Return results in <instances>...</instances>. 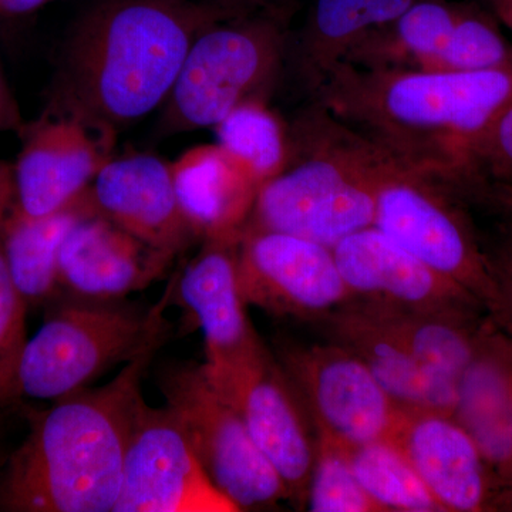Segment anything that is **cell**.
I'll list each match as a JSON object with an SVG mask.
<instances>
[{
  "instance_id": "1",
  "label": "cell",
  "mask_w": 512,
  "mask_h": 512,
  "mask_svg": "<svg viewBox=\"0 0 512 512\" xmlns=\"http://www.w3.org/2000/svg\"><path fill=\"white\" fill-rule=\"evenodd\" d=\"M244 13L208 0H92L64 40L45 113L116 134L163 106L202 30Z\"/></svg>"
},
{
  "instance_id": "2",
  "label": "cell",
  "mask_w": 512,
  "mask_h": 512,
  "mask_svg": "<svg viewBox=\"0 0 512 512\" xmlns=\"http://www.w3.org/2000/svg\"><path fill=\"white\" fill-rule=\"evenodd\" d=\"M313 94L333 119L404 167L447 180L466 170L478 138L512 100V67L430 72L339 63Z\"/></svg>"
},
{
  "instance_id": "3",
  "label": "cell",
  "mask_w": 512,
  "mask_h": 512,
  "mask_svg": "<svg viewBox=\"0 0 512 512\" xmlns=\"http://www.w3.org/2000/svg\"><path fill=\"white\" fill-rule=\"evenodd\" d=\"M163 342L124 365L110 383L80 390L43 412L10 457L0 505L18 512H113L138 409L141 380Z\"/></svg>"
},
{
  "instance_id": "4",
  "label": "cell",
  "mask_w": 512,
  "mask_h": 512,
  "mask_svg": "<svg viewBox=\"0 0 512 512\" xmlns=\"http://www.w3.org/2000/svg\"><path fill=\"white\" fill-rule=\"evenodd\" d=\"M284 170L259 187L247 227L333 248L373 227L377 148L319 106L288 131Z\"/></svg>"
},
{
  "instance_id": "5",
  "label": "cell",
  "mask_w": 512,
  "mask_h": 512,
  "mask_svg": "<svg viewBox=\"0 0 512 512\" xmlns=\"http://www.w3.org/2000/svg\"><path fill=\"white\" fill-rule=\"evenodd\" d=\"M373 227L473 295L498 326L512 333L507 299L471 211L446 184L404 167L380 148Z\"/></svg>"
},
{
  "instance_id": "6",
  "label": "cell",
  "mask_w": 512,
  "mask_h": 512,
  "mask_svg": "<svg viewBox=\"0 0 512 512\" xmlns=\"http://www.w3.org/2000/svg\"><path fill=\"white\" fill-rule=\"evenodd\" d=\"M284 28L272 12L220 20L194 40L167 100L165 134L215 127L251 100H265L284 64Z\"/></svg>"
},
{
  "instance_id": "7",
  "label": "cell",
  "mask_w": 512,
  "mask_h": 512,
  "mask_svg": "<svg viewBox=\"0 0 512 512\" xmlns=\"http://www.w3.org/2000/svg\"><path fill=\"white\" fill-rule=\"evenodd\" d=\"M174 281L161 301L147 311L79 302L63 306L28 338L18 370L20 397L56 400L89 387L117 363L130 362L167 336L165 306Z\"/></svg>"
},
{
  "instance_id": "8",
  "label": "cell",
  "mask_w": 512,
  "mask_h": 512,
  "mask_svg": "<svg viewBox=\"0 0 512 512\" xmlns=\"http://www.w3.org/2000/svg\"><path fill=\"white\" fill-rule=\"evenodd\" d=\"M165 407L173 413L212 484L239 511L274 507L289 497L237 410L212 386L197 363L168 367L160 377Z\"/></svg>"
},
{
  "instance_id": "9",
  "label": "cell",
  "mask_w": 512,
  "mask_h": 512,
  "mask_svg": "<svg viewBox=\"0 0 512 512\" xmlns=\"http://www.w3.org/2000/svg\"><path fill=\"white\" fill-rule=\"evenodd\" d=\"M286 373L308 406L318 437L352 448L393 440L406 410L370 372L359 356L342 345L288 350Z\"/></svg>"
},
{
  "instance_id": "10",
  "label": "cell",
  "mask_w": 512,
  "mask_h": 512,
  "mask_svg": "<svg viewBox=\"0 0 512 512\" xmlns=\"http://www.w3.org/2000/svg\"><path fill=\"white\" fill-rule=\"evenodd\" d=\"M238 279L247 305L275 315L319 318L355 299L332 248L284 232L245 228Z\"/></svg>"
},
{
  "instance_id": "11",
  "label": "cell",
  "mask_w": 512,
  "mask_h": 512,
  "mask_svg": "<svg viewBox=\"0 0 512 512\" xmlns=\"http://www.w3.org/2000/svg\"><path fill=\"white\" fill-rule=\"evenodd\" d=\"M217 392L235 410L256 446L278 471L289 497L305 500L316 443L296 404L289 377L265 348L229 365H202Z\"/></svg>"
},
{
  "instance_id": "12",
  "label": "cell",
  "mask_w": 512,
  "mask_h": 512,
  "mask_svg": "<svg viewBox=\"0 0 512 512\" xmlns=\"http://www.w3.org/2000/svg\"><path fill=\"white\" fill-rule=\"evenodd\" d=\"M212 484L173 413L141 403L113 512H237Z\"/></svg>"
},
{
  "instance_id": "13",
  "label": "cell",
  "mask_w": 512,
  "mask_h": 512,
  "mask_svg": "<svg viewBox=\"0 0 512 512\" xmlns=\"http://www.w3.org/2000/svg\"><path fill=\"white\" fill-rule=\"evenodd\" d=\"M18 160L10 167V204L40 218L73 204L111 158L116 134L83 121L45 113L26 124Z\"/></svg>"
},
{
  "instance_id": "14",
  "label": "cell",
  "mask_w": 512,
  "mask_h": 512,
  "mask_svg": "<svg viewBox=\"0 0 512 512\" xmlns=\"http://www.w3.org/2000/svg\"><path fill=\"white\" fill-rule=\"evenodd\" d=\"M332 249L340 275L355 299L407 311L487 313L473 295L434 272L376 227L360 229Z\"/></svg>"
},
{
  "instance_id": "15",
  "label": "cell",
  "mask_w": 512,
  "mask_h": 512,
  "mask_svg": "<svg viewBox=\"0 0 512 512\" xmlns=\"http://www.w3.org/2000/svg\"><path fill=\"white\" fill-rule=\"evenodd\" d=\"M392 441L444 512L495 511L497 474L454 416L407 412Z\"/></svg>"
},
{
  "instance_id": "16",
  "label": "cell",
  "mask_w": 512,
  "mask_h": 512,
  "mask_svg": "<svg viewBox=\"0 0 512 512\" xmlns=\"http://www.w3.org/2000/svg\"><path fill=\"white\" fill-rule=\"evenodd\" d=\"M174 258L96 212L64 238L59 284L83 301H114L153 284Z\"/></svg>"
},
{
  "instance_id": "17",
  "label": "cell",
  "mask_w": 512,
  "mask_h": 512,
  "mask_svg": "<svg viewBox=\"0 0 512 512\" xmlns=\"http://www.w3.org/2000/svg\"><path fill=\"white\" fill-rule=\"evenodd\" d=\"M90 191L101 215L150 247L177 256L198 238L178 202L171 165L160 157L111 158Z\"/></svg>"
},
{
  "instance_id": "18",
  "label": "cell",
  "mask_w": 512,
  "mask_h": 512,
  "mask_svg": "<svg viewBox=\"0 0 512 512\" xmlns=\"http://www.w3.org/2000/svg\"><path fill=\"white\" fill-rule=\"evenodd\" d=\"M239 241H204L175 278V291L205 340V363L229 365L264 348L249 322L238 279Z\"/></svg>"
},
{
  "instance_id": "19",
  "label": "cell",
  "mask_w": 512,
  "mask_h": 512,
  "mask_svg": "<svg viewBox=\"0 0 512 512\" xmlns=\"http://www.w3.org/2000/svg\"><path fill=\"white\" fill-rule=\"evenodd\" d=\"M185 218L202 241H237L247 228L258 181L221 144H201L170 163Z\"/></svg>"
},
{
  "instance_id": "20",
  "label": "cell",
  "mask_w": 512,
  "mask_h": 512,
  "mask_svg": "<svg viewBox=\"0 0 512 512\" xmlns=\"http://www.w3.org/2000/svg\"><path fill=\"white\" fill-rule=\"evenodd\" d=\"M511 379L512 333L491 320L458 382L453 416L497 477L512 463Z\"/></svg>"
},
{
  "instance_id": "21",
  "label": "cell",
  "mask_w": 512,
  "mask_h": 512,
  "mask_svg": "<svg viewBox=\"0 0 512 512\" xmlns=\"http://www.w3.org/2000/svg\"><path fill=\"white\" fill-rule=\"evenodd\" d=\"M329 322L339 345L365 362L384 392L403 410L453 416L457 380L421 362L396 340L370 325L348 303L330 313Z\"/></svg>"
},
{
  "instance_id": "22",
  "label": "cell",
  "mask_w": 512,
  "mask_h": 512,
  "mask_svg": "<svg viewBox=\"0 0 512 512\" xmlns=\"http://www.w3.org/2000/svg\"><path fill=\"white\" fill-rule=\"evenodd\" d=\"M92 187V185H90ZM92 191L63 210L28 218L10 204V180L0 195V238L13 282L26 305H39L59 288V256L64 238L83 218L96 214Z\"/></svg>"
},
{
  "instance_id": "23",
  "label": "cell",
  "mask_w": 512,
  "mask_h": 512,
  "mask_svg": "<svg viewBox=\"0 0 512 512\" xmlns=\"http://www.w3.org/2000/svg\"><path fill=\"white\" fill-rule=\"evenodd\" d=\"M352 308L421 362L457 382L476 356L485 329L493 320L485 312L407 311L365 299Z\"/></svg>"
},
{
  "instance_id": "24",
  "label": "cell",
  "mask_w": 512,
  "mask_h": 512,
  "mask_svg": "<svg viewBox=\"0 0 512 512\" xmlns=\"http://www.w3.org/2000/svg\"><path fill=\"white\" fill-rule=\"evenodd\" d=\"M461 13L463 9L446 3L416 0L399 18L363 37L342 63L365 69L439 72Z\"/></svg>"
},
{
  "instance_id": "25",
  "label": "cell",
  "mask_w": 512,
  "mask_h": 512,
  "mask_svg": "<svg viewBox=\"0 0 512 512\" xmlns=\"http://www.w3.org/2000/svg\"><path fill=\"white\" fill-rule=\"evenodd\" d=\"M416 0H316L298 49L299 73L312 93L363 37L403 15Z\"/></svg>"
},
{
  "instance_id": "26",
  "label": "cell",
  "mask_w": 512,
  "mask_h": 512,
  "mask_svg": "<svg viewBox=\"0 0 512 512\" xmlns=\"http://www.w3.org/2000/svg\"><path fill=\"white\" fill-rule=\"evenodd\" d=\"M349 458L357 481L380 511L443 512L394 441L352 448Z\"/></svg>"
},
{
  "instance_id": "27",
  "label": "cell",
  "mask_w": 512,
  "mask_h": 512,
  "mask_svg": "<svg viewBox=\"0 0 512 512\" xmlns=\"http://www.w3.org/2000/svg\"><path fill=\"white\" fill-rule=\"evenodd\" d=\"M214 128L218 144L237 157L259 185L281 173L288 164V130L265 100L241 104Z\"/></svg>"
},
{
  "instance_id": "28",
  "label": "cell",
  "mask_w": 512,
  "mask_h": 512,
  "mask_svg": "<svg viewBox=\"0 0 512 512\" xmlns=\"http://www.w3.org/2000/svg\"><path fill=\"white\" fill-rule=\"evenodd\" d=\"M305 501L312 512H382L357 481L349 448L320 437Z\"/></svg>"
},
{
  "instance_id": "29",
  "label": "cell",
  "mask_w": 512,
  "mask_h": 512,
  "mask_svg": "<svg viewBox=\"0 0 512 512\" xmlns=\"http://www.w3.org/2000/svg\"><path fill=\"white\" fill-rule=\"evenodd\" d=\"M28 308L10 275L0 238V404L3 406L19 400L18 370L28 342Z\"/></svg>"
},
{
  "instance_id": "30",
  "label": "cell",
  "mask_w": 512,
  "mask_h": 512,
  "mask_svg": "<svg viewBox=\"0 0 512 512\" xmlns=\"http://www.w3.org/2000/svg\"><path fill=\"white\" fill-rule=\"evenodd\" d=\"M461 173L512 188V100L478 138L467 168Z\"/></svg>"
},
{
  "instance_id": "31",
  "label": "cell",
  "mask_w": 512,
  "mask_h": 512,
  "mask_svg": "<svg viewBox=\"0 0 512 512\" xmlns=\"http://www.w3.org/2000/svg\"><path fill=\"white\" fill-rule=\"evenodd\" d=\"M497 231V238L491 244L480 239L503 289L512 318V227L497 221Z\"/></svg>"
},
{
  "instance_id": "32",
  "label": "cell",
  "mask_w": 512,
  "mask_h": 512,
  "mask_svg": "<svg viewBox=\"0 0 512 512\" xmlns=\"http://www.w3.org/2000/svg\"><path fill=\"white\" fill-rule=\"evenodd\" d=\"M473 204L478 210L488 212L495 220L512 227V188L480 180L474 188Z\"/></svg>"
},
{
  "instance_id": "33",
  "label": "cell",
  "mask_w": 512,
  "mask_h": 512,
  "mask_svg": "<svg viewBox=\"0 0 512 512\" xmlns=\"http://www.w3.org/2000/svg\"><path fill=\"white\" fill-rule=\"evenodd\" d=\"M25 126L18 103L0 72V131H15L20 134Z\"/></svg>"
},
{
  "instance_id": "34",
  "label": "cell",
  "mask_w": 512,
  "mask_h": 512,
  "mask_svg": "<svg viewBox=\"0 0 512 512\" xmlns=\"http://www.w3.org/2000/svg\"><path fill=\"white\" fill-rule=\"evenodd\" d=\"M53 0H0V18L29 15Z\"/></svg>"
},
{
  "instance_id": "35",
  "label": "cell",
  "mask_w": 512,
  "mask_h": 512,
  "mask_svg": "<svg viewBox=\"0 0 512 512\" xmlns=\"http://www.w3.org/2000/svg\"><path fill=\"white\" fill-rule=\"evenodd\" d=\"M497 510L512 511V463L498 476L497 497H495V511Z\"/></svg>"
},
{
  "instance_id": "36",
  "label": "cell",
  "mask_w": 512,
  "mask_h": 512,
  "mask_svg": "<svg viewBox=\"0 0 512 512\" xmlns=\"http://www.w3.org/2000/svg\"><path fill=\"white\" fill-rule=\"evenodd\" d=\"M208 2L217 3V5L227 6V8L244 10V12H254L256 8L271 5L274 0H208Z\"/></svg>"
},
{
  "instance_id": "37",
  "label": "cell",
  "mask_w": 512,
  "mask_h": 512,
  "mask_svg": "<svg viewBox=\"0 0 512 512\" xmlns=\"http://www.w3.org/2000/svg\"><path fill=\"white\" fill-rule=\"evenodd\" d=\"M497 18L512 32V0H488Z\"/></svg>"
},
{
  "instance_id": "38",
  "label": "cell",
  "mask_w": 512,
  "mask_h": 512,
  "mask_svg": "<svg viewBox=\"0 0 512 512\" xmlns=\"http://www.w3.org/2000/svg\"><path fill=\"white\" fill-rule=\"evenodd\" d=\"M10 178V167L8 165L0 163V194H2L3 188L8 184Z\"/></svg>"
},
{
  "instance_id": "39",
  "label": "cell",
  "mask_w": 512,
  "mask_h": 512,
  "mask_svg": "<svg viewBox=\"0 0 512 512\" xmlns=\"http://www.w3.org/2000/svg\"><path fill=\"white\" fill-rule=\"evenodd\" d=\"M510 419H511V431H512V379H511V396H510Z\"/></svg>"
}]
</instances>
